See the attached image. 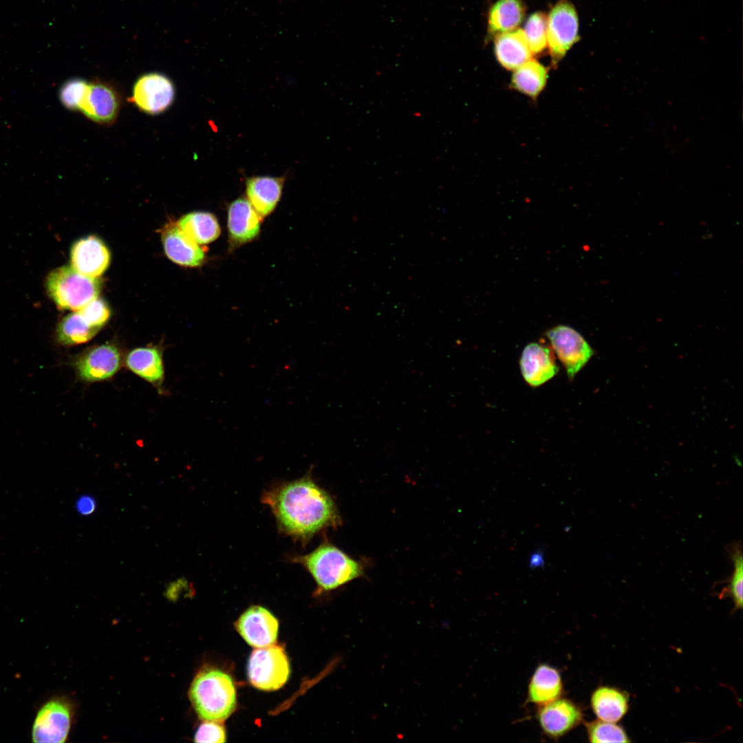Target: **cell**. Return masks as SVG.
Segmentation results:
<instances>
[{"instance_id": "1", "label": "cell", "mask_w": 743, "mask_h": 743, "mask_svg": "<svg viewBox=\"0 0 743 743\" xmlns=\"http://www.w3.org/2000/svg\"><path fill=\"white\" fill-rule=\"evenodd\" d=\"M261 501L270 508L281 531L296 539L307 541L341 524L334 502L308 475L273 486Z\"/></svg>"}, {"instance_id": "2", "label": "cell", "mask_w": 743, "mask_h": 743, "mask_svg": "<svg viewBox=\"0 0 743 743\" xmlns=\"http://www.w3.org/2000/svg\"><path fill=\"white\" fill-rule=\"evenodd\" d=\"M192 706L204 721L223 722L235 711V687L230 676L217 669H205L194 678L189 691Z\"/></svg>"}, {"instance_id": "3", "label": "cell", "mask_w": 743, "mask_h": 743, "mask_svg": "<svg viewBox=\"0 0 743 743\" xmlns=\"http://www.w3.org/2000/svg\"><path fill=\"white\" fill-rule=\"evenodd\" d=\"M292 561L306 569L320 592L336 590L364 575L360 562L326 541L310 553L293 557Z\"/></svg>"}, {"instance_id": "4", "label": "cell", "mask_w": 743, "mask_h": 743, "mask_svg": "<svg viewBox=\"0 0 743 743\" xmlns=\"http://www.w3.org/2000/svg\"><path fill=\"white\" fill-rule=\"evenodd\" d=\"M98 278L81 274L72 267L62 266L47 277L46 290L61 309L77 311L96 299L100 290Z\"/></svg>"}, {"instance_id": "5", "label": "cell", "mask_w": 743, "mask_h": 743, "mask_svg": "<svg viewBox=\"0 0 743 743\" xmlns=\"http://www.w3.org/2000/svg\"><path fill=\"white\" fill-rule=\"evenodd\" d=\"M247 673L250 684L258 689L271 691L281 688L290 674L284 649L274 645L257 648L249 658Z\"/></svg>"}, {"instance_id": "6", "label": "cell", "mask_w": 743, "mask_h": 743, "mask_svg": "<svg viewBox=\"0 0 743 743\" xmlns=\"http://www.w3.org/2000/svg\"><path fill=\"white\" fill-rule=\"evenodd\" d=\"M125 356L114 343L91 346L74 357L72 362L79 380L94 383L111 379L124 364Z\"/></svg>"}, {"instance_id": "7", "label": "cell", "mask_w": 743, "mask_h": 743, "mask_svg": "<svg viewBox=\"0 0 743 743\" xmlns=\"http://www.w3.org/2000/svg\"><path fill=\"white\" fill-rule=\"evenodd\" d=\"M546 336L570 379L575 376L593 355V350L585 339L569 326H554L546 332Z\"/></svg>"}, {"instance_id": "8", "label": "cell", "mask_w": 743, "mask_h": 743, "mask_svg": "<svg viewBox=\"0 0 743 743\" xmlns=\"http://www.w3.org/2000/svg\"><path fill=\"white\" fill-rule=\"evenodd\" d=\"M579 21L574 6L561 0L551 9L548 17L547 45L556 63L579 40Z\"/></svg>"}, {"instance_id": "9", "label": "cell", "mask_w": 743, "mask_h": 743, "mask_svg": "<svg viewBox=\"0 0 743 743\" xmlns=\"http://www.w3.org/2000/svg\"><path fill=\"white\" fill-rule=\"evenodd\" d=\"M174 97L175 87L171 79L163 74L151 72L136 81L131 101L141 111L153 115L169 107Z\"/></svg>"}, {"instance_id": "10", "label": "cell", "mask_w": 743, "mask_h": 743, "mask_svg": "<svg viewBox=\"0 0 743 743\" xmlns=\"http://www.w3.org/2000/svg\"><path fill=\"white\" fill-rule=\"evenodd\" d=\"M71 726V709L66 702L54 699L39 711L32 727L34 742L62 743L68 735Z\"/></svg>"}, {"instance_id": "11", "label": "cell", "mask_w": 743, "mask_h": 743, "mask_svg": "<svg viewBox=\"0 0 743 743\" xmlns=\"http://www.w3.org/2000/svg\"><path fill=\"white\" fill-rule=\"evenodd\" d=\"M536 718L543 733L556 740L579 725L583 722V714L579 705L561 697L538 707Z\"/></svg>"}, {"instance_id": "12", "label": "cell", "mask_w": 743, "mask_h": 743, "mask_svg": "<svg viewBox=\"0 0 743 743\" xmlns=\"http://www.w3.org/2000/svg\"><path fill=\"white\" fill-rule=\"evenodd\" d=\"M235 628L250 646L259 648L274 643L279 623L267 609L254 605L246 610L235 623Z\"/></svg>"}, {"instance_id": "13", "label": "cell", "mask_w": 743, "mask_h": 743, "mask_svg": "<svg viewBox=\"0 0 743 743\" xmlns=\"http://www.w3.org/2000/svg\"><path fill=\"white\" fill-rule=\"evenodd\" d=\"M520 369L524 380L531 387L540 386L558 372L553 351L540 343H530L524 349L520 360Z\"/></svg>"}, {"instance_id": "14", "label": "cell", "mask_w": 743, "mask_h": 743, "mask_svg": "<svg viewBox=\"0 0 743 743\" xmlns=\"http://www.w3.org/2000/svg\"><path fill=\"white\" fill-rule=\"evenodd\" d=\"M72 267L85 276L98 278L108 268L110 254L103 241L95 236L81 238L71 250Z\"/></svg>"}, {"instance_id": "15", "label": "cell", "mask_w": 743, "mask_h": 743, "mask_svg": "<svg viewBox=\"0 0 743 743\" xmlns=\"http://www.w3.org/2000/svg\"><path fill=\"white\" fill-rule=\"evenodd\" d=\"M120 105L118 94L110 84L96 81L89 83L79 111L96 122L110 124L116 120Z\"/></svg>"}, {"instance_id": "16", "label": "cell", "mask_w": 743, "mask_h": 743, "mask_svg": "<svg viewBox=\"0 0 743 743\" xmlns=\"http://www.w3.org/2000/svg\"><path fill=\"white\" fill-rule=\"evenodd\" d=\"M127 368L162 391L164 380L163 349L160 345L132 349L124 358Z\"/></svg>"}, {"instance_id": "17", "label": "cell", "mask_w": 743, "mask_h": 743, "mask_svg": "<svg viewBox=\"0 0 743 743\" xmlns=\"http://www.w3.org/2000/svg\"><path fill=\"white\" fill-rule=\"evenodd\" d=\"M161 238L166 256L174 263L187 267H196L203 263L204 250L180 230L177 223L170 222L166 224Z\"/></svg>"}, {"instance_id": "18", "label": "cell", "mask_w": 743, "mask_h": 743, "mask_svg": "<svg viewBox=\"0 0 743 743\" xmlns=\"http://www.w3.org/2000/svg\"><path fill=\"white\" fill-rule=\"evenodd\" d=\"M262 217L248 199L239 197L228 207V228L231 241L242 244L256 237L260 230Z\"/></svg>"}, {"instance_id": "19", "label": "cell", "mask_w": 743, "mask_h": 743, "mask_svg": "<svg viewBox=\"0 0 743 743\" xmlns=\"http://www.w3.org/2000/svg\"><path fill=\"white\" fill-rule=\"evenodd\" d=\"M563 684L559 671L546 663L539 664L528 686L527 702L538 707L561 697Z\"/></svg>"}, {"instance_id": "20", "label": "cell", "mask_w": 743, "mask_h": 743, "mask_svg": "<svg viewBox=\"0 0 743 743\" xmlns=\"http://www.w3.org/2000/svg\"><path fill=\"white\" fill-rule=\"evenodd\" d=\"M284 177L255 176L246 182L248 200L263 217L269 215L280 200Z\"/></svg>"}, {"instance_id": "21", "label": "cell", "mask_w": 743, "mask_h": 743, "mask_svg": "<svg viewBox=\"0 0 743 743\" xmlns=\"http://www.w3.org/2000/svg\"><path fill=\"white\" fill-rule=\"evenodd\" d=\"M495 52L498 62L508 70H515L530 60L532 52L521 29L497 35Z\"/></svg>"}, {"instance_id": "22", "label": "cell", "mask_w": 743, "mask_h": 743, "mask_svg": "<svg viewBox=\"0 0 743 743\" xmlns=\"http://www.w3.org/2000/svg\"><path fill=\"white\" fill-rule=\"evenodd\" d=\"M590 704L599 720L616 723L627 713L629 698L618 689L600 686L592 692Z\"/></svg>"}, {"instance_id": "23", "label": "cell", "mask_w": 743, "mask_h": 743, "mask_svg": "<svg viewBox=\"0 0 743 743\" xmlns=\"http://www.w3.org/2000/svg\"><path fill=\"white\" fill-rule=\"evenodd\" d=\"M176 223L190 239L199 245L215 241L220 234L217 218L208 212L195 211L188 213Z\"/></svg>"}, {"instance_id": "24", "label": "cell", "mask_w": 743, "mask_h": 743, "mask_svg": "<svg viewBox=\"0 0 743 743\" xmlns=\"http://www.w3.org/2000/svg\"><path fill=\"white\" fill-rule=\"evenodd\" d=\"M525 7L519 0H499L490 9L488 32L499 34L514 30L522 22Z\"/></svg>"}, {"instance_id": "25", "label": "cell", "mask_w": 743, "mask_h": 743, "mask_svg": "<svg viewBox=\"0 0 743 743\" xmlns=\"http://www.w3.org/2000/svg\"><path fill=\"white\" fill-rule=\"evenodd\" d=\"M547 78L546 67L530 59L514 70L510 84L519 92L536 98L543 89Z\"/></svg>"}, {"instance_id": "26", "label": "cell", "mask_w": 743, "mask_h": 743, "mask_svg": "<svg viewBox=\"0 0 743 743\" xmlns=\"http://www.w3.org/2000/svg\"><path fill=\"white\" fill-rule=\"evenodd\" d=\"M98 332L77 310L61 319L57 325L56 336L60 344L72 346L87 343Z\"/></svg>"}, {"instance_id": "27", "label": "cell", "mask_w": 743, "mask_h": 743, "mask_svg": "<svg viewBox=\"0 0 743 743\" xmlns=\"http://www.w3.org/2000/svg\"><path fill=\"white\" fill-rule=\"evenodd\" d=\"M729 556L733 561V570L728 585L720 593V597L723 595L730 596L733 600L735 609L742 608V585H743V560L741 544L739 542L733 543L729 549Z\"/></svg>"}, {"instance_id": "28", "label": "cell", "mask_w": 743, "mask_h": 743, "mask_svg": "<svg viewBox=\"0 0 743 743\" xmlns=\"http://www.w3.org/2000/svg\"><path fill=\"white\" fill-rule=\"evenodd\" d=\"M588 740L590 742H630L625 731L615 722L601 720L585 723Z\"/></svg>"}, {"instance_id": "29", "label": "cell", "mask_w": 743, "mask_h": 743, "mask_svg": "<svg viewBox=\"0 0 743 743\" xmlns=\"http://www.w3.org/2000/svg\"><path fill=\"white\" fill-rule=\"evenodd\" d=\"M548 17L543 12H535L528 19L524 33L532 54L542 52L547 46Z\"/></svg>"}, {"instance_id": "30", "label": "cell", "mask_w": 743, "mask_h": 743, "mask_svg": "<svg viewBox=\"0 0 743 743\" xmlns=\"http://www.w3.org/2000/svg\"><path fill=\"white\" fill-rule=\"evenodd\" d=\"M89 83L81 78L71 79L65 83L60 91L63 105L71 110H80L89 89Z\"/></svg>"}, {"instance_id": "31", "label": "cell", "mask_w": 743, "mask_h": 743, "mask_svg": "<svg viewBox=\"0 0 743 743\" xmlns=\"http://www.w3.org/2000/svg\"><path fill=\"white\" fill-rule=\"evenodd\" d=\"M78 311L92 327L98 330L104 327L110 317L107 304L98 297Z\"/></svg>"}, {"instance_id": "32", "label": "cell", "mask_w": 743, "mask_h": 743, "mask_svg": "<svg viewBox=\"0 0 743 743\" xmlns=\"http://www.w3.org/2000/svg\"><path fill=\"white\" fill-rule=\"evenodd\" d=\"M225 729L219 722L205 721L200 725L194 737L195 742L220 743L226 742Z\"/></svg>"}, {"instance_id": "33", "label": "cell", "mask_w": 743, "mask_h": 743, "mask_svg": "<svg viewBox=\"0 0 743 743\" xmlns=\"http://www.w3.org/2000/svg\"><path fill=\"white\" fill-rule=\"evenodd\" d=\"M77 512L83 516L94 513L97 508L96 499L90 495H81L76 502Z\"/></svg>"}, {"instance_id": "34", "label": "cell", "mask_w": 743, "mask_h": 743, "mask_svg": "<svg viewBox=\"0 0 743 743\" xmlns=\"http://www.w3.org/2000/svg\"><path fill=\"white\" fill-rule=\"evenodd\" d=\"M544 563V553L541 550L534 551L528 557V566L530 568H539L540 567L543 566Z\"/></svg>"}]
</instances>
